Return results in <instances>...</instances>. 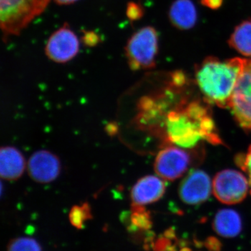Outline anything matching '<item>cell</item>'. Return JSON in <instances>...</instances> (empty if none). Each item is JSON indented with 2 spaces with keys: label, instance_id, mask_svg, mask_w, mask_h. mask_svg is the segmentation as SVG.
<instances>
[{
  "label": "cell",
  "instance_id": "1",
  "mask_svg": "<svg viewBox=\"0 0 251 251\" xmlns=\"http://www.w3.org/2000/svg\"><path fill=\"white\" fill-rule=\"evenodd\" d=\"M246 59L220 60L208 57L196 68V82L206 101L229 106L232 94Z\"/></svg>",
  "mask_w": 251,
  "mask_h": 251
},
{
  "label": "cell",
  "instance_id": "2",
  "mask_svg": "<svg viewBox=\"0 0 251 251\" xmlns=\"http://www.w3.org/2000/svg\"><path fill=\"white\" fill-rule=\"evenodd\" d=\"M187 103L185 100L168 112L165 125L168 141L180 148L191 149L196 147L200 140H204L202 123L207 117L203 119L193 117L186 108Z\"/></svg>",
  "mask_w": 251,
  "mask_h": 251
},
{
  "label": "cell",
  "instance_id": "3",
  "mask_svg": "<svg viewBox=\"0 0 251 251\" xmlns=\"http://www.w3.org/2000/svg\"><path fill=\"white\" fill-rule=\"evenodd\" d=\"M50 0H0V25L4 39L21 34L42 14Z\"/></svg>",
  "mask_w": 251,
  "mask_h": 251
},
{
  "label": "cell",
  "instance_id": "4",
  "mask_svg": "<svg viewBox=\"0 0 251 251\" xmlns=\"http://www.w3.org/2000/svg\"><path fill=\"white\" fill-rule=\"evenodd\" d=\"M158 52V33L151 26L135 31L128 39L125 47L128 65L133 71L154 67Z\"/></svg>",
  "mask_w": 251,
  "mask_h": 251
},
{
  "label": "cell",
  "instance_id": "5",
  "mask_svg": "<svg viewBox=\"0 0 251 251\" xmlns=\"http://www.w3.org/2000/svg\"><path fill=\"white\" fill-rule=\"evenodd\" d=\"M249 183L247 178L239 171L224 170L217 173L214 177L213 193L224 204H237L247 197Z\"/></svg>",
  "mask_w": 251,
  "mask_h": 251
},
{
  "label": "cell",
  "instance_id": "6",
  "mask_svg": "<svg viewBox=\"0 0 251 251\" xmlns=\"http://www.w3.org/2000/svg\"><path fill=\"white\" fill-rule=\"evenodd\" d=\"M228 107L239 125L251 129V59L245 60Z\"/></svg>",
  "mask_w": 251,
  "mask_h": 251
},
{
  "label": "cell",
  "instance_id": "7",
  "mask_svg": "<svg viewBox=\"0 0 251 251\" xmlns=\"http://www.w3.org/2000/svg\"><path fill=\"white\" fill-rule=\"evenodd\" d=\"M193 157L187 150L176 146L166 147L157 155L155 171L160 177L173 181L186 173L192 164Z\"/></svg>",
  "mask_w": 251,
  "mask_h": 251
},
{
  "label": "cell",
  "instance_id": "8",
  "mask_svg": "<svg viewBox=\"0 0 251 251\" xmlns=\"http://www.w3.org/2000/svg\"><path fill=\"white\" fill-rule=\"evenodd\" d=\"M79 49L78 38L66 23L50 36L45 53L52 62L63 64L72 60L78 53Z\"/></svg>",
  "mask_w": 251,
  "mask_h": 251
},
{
  "label": "cell",
  "instance_id": "9",
  "mask_svg": "<svg viewBox=\"0 0 251 251\" xmlns=\"http://www.w3.org/2000/svg\"><path fill=\"white\" fill-rule=\"evenodd\" d=\"M212 186L209 175L201 170L190 172L180 184L179 197L187 204L196 205L210 196Z\"/></svg>",
  "mask_w": 251,
  "mask_h": 251
},
{
  "label": "cell",
  "instance_id": "10",
  "mask_svg": "<svg viewBox=\"0 0 251 251\" xmlns=\"http://www.w3.org/2000/svg\"><path fill=\"white\" fill-rule=\"evenodd\" d=\"M27 169L31 179L36 182L47 184L59 176L60 161L54 153L41 150L31 155L28 161Z\"/></svg>",
  "mask_w": 251,
  "mask_h": 251
},
{
  "label": "cell",
  "instance_id": "11",
  "mask_svg": "<svg viewBox=\"0 0 251 251\" xmlns=\"http://www.w3.org/2000/svg\"><path fill=\"white\" fill-rule=\"evenodd\" d=\"M166 186L160 176L149 175L138 180L132 188L131 199L135 205L142 206L161 199Z\"/></svg>",
  "mask_w": 251,
  "mask_h": 251
},
{
  "label": "cell",
  "instance_id": "12",
  "mask_svg": "<svg viewBox=\"0 0 251 251\" xmlns=\"http://www.w3.org/2000/svg\"><path fill=\"white\" fill-rule=\"evenodd\" d=\"M25 160L22 153L14 147H4L0 151V175L3 179L16 180L25 169Z\"/></svg>",
  "mask_w": 251,
  "mask_h": 251
},
{
  "label": "cell",
  "instance_id": "13",
  "mask_svg": "<svg viewBox=\"0 0 251 251\" xmlns=\"http://www.w3.org/2000/svg\"><path fill=\"white\" fill-rule=\"evenodd\" d=\"M168 16L175 27L187 30L197 23V9L191 0H175L170 8Z\"/></svg>",
  "mask_w": 251,
  "mask_h": 251
},
{
  "label": "cell",
  "instance_id": "14",
  "mask_svg": "<svg viewBox=\"0 0 251 251\" xmlns=\"http://www.w3.org/2000/svg\"><path fill=\"white\" fill-rule=\"evenodd\" d=\"M213 228L222 237H236L242 231V219L233 209H221L214 218Z\"/></svg>",
  "mask_w": 251,
  "mask_h": 251
},
{
  "label": "cell",
  "instance_id": "15",
  "mask_svg": "<svg viewBox=\"0 0 251 251\" xmlns=\"http://www.w3.org/2000/svg\"><path fill=\"white\" fill-rule=\"evenodd\" d=\"M228 44L242 55L251 57V18L238 25L229 37Z\"/></svg>",
  "mask_w": 251,
  "mask_h": 251
},
{
  "label": "cell",
  "instance_id": "16",
  "mask_svg": "<svg viewBox=\"0 0 251 251\" xmlns=\"http://www.w3.org/2000/svg\"><path fill=\"white\" fill-rule=\"evenodd\" d=\"M6 251H41V247L32 238L18 237L10 241Z\"/></svg>",
  "mask_w": 251,
  "mask_h": 251
},
{
  "label": "cell",
  "instance_id": "17",
  "mask_svg": "<svg viewBox=\"0 0 251 251\" xmlns=\"http://www.w3.org/2000/svg\"><path fill=\"white\" fill-rule=\"evenodd\" d=\"M91 217L92 216H91L90 206L86 204L74 206L69 214L71 224L77 229H82L85 221L90 219Z\"/></svg>",
  "mask_w": 251,
  "mask_h": 251
},
{
  "label": "cell",
  "instance_id": "18",
  "mask_svg": "<svg viewBox=\"0 0 251 251\" xmlns=\"http://www.w3.org/2000/svg\"><path fill=\"white\" fill-rule=\"evenodd\" d=\"M236 160L238 166L241 167L244 171L247 172L249 177V182L251 184V146L247 154L244 156H237Z\"/></svg>",
  "mask_w": 251,
  "mask_h": 251
},
{
  "label": "cell",
  "instance_id": "19",
  "mask_svg": "<svg viewBox=\"0 0 251 251\" xmlns=\"http://www.w3.org/2000/svg\"><path fill=\"white\" fill-rule=\"evenodd\" d=\"M127 16L132 21H136L143 17L144 11L139 4L130 2L127 7Z\"/></svg>",
  "mask_w": 251,
  "mask_h": 251
},
{
  "label": "cell",
  "instance_id": "20",
  "mask_svg": "<svg viewBox=\"0 0 251 251\" xmlns=\"http://www.w3.org/2000/svg\"><path fill=\"white\" fill-rule=\"evenodd\" d=\"M150 224L151 223H150V217L145 213H138L133 216V224L138 227L146 228L150 227Z\"/></svg>",
  "mask_w": 251,
  "mask_h": 251
},
{
  "label": "cell",
  "instance_id": "21",
  "mask_svg": "<svg viewBox=\"0 0 251 251\" xmlns=\"http://www.w3.org/2000/svg\"><path fill=\"white\" fill-rule=\"evenodd\" d=\"M224 3V0H201V4L213 10L219 9Z\"/></svg>",
  "mask_w": 251,
  "mask_h": 251
},
{
  "label": "cell",
  "instance_id": "22",
  "mask_svg": "<svg viewBox=\"0 0 251 251\" xmlns=\"http://www.w3.org/2000/svg\"><path fill=\"white\" fill-rule=\"evenodd\" d=\"M99 41L98 36L94 32H87L84 37V41L88 46L95 45Z\"/></svg>",
  "mask_w": 251,
  "mask_h": 251
},
{
  "label": "cell",
  "instance_id": "23",
  "mask_svg": "<svg viewBox=\"0 0 251 251\" xmlns=\"http://www.w3.org/2000/svg\"><path fill=\"white\" fill-rule=\"evenodd\" d=\"M54 1L59 5H69L75 2L78 0H54Z\"/></svg>",
  "mask_w": 251,
  "mask_h": 251
}]
</instances>
